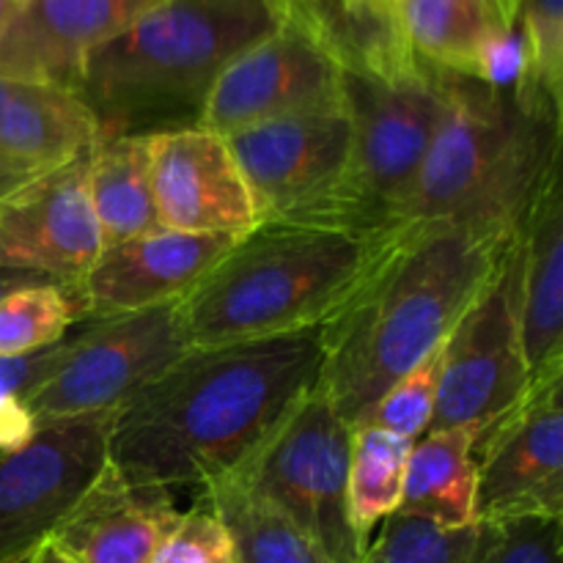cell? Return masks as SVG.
<instances>
[{"mask_svg":"<svg viewBox=\"0 0 563 563\" xmlns=\"http://www.w3.org/2000/svg\"><path fill=\"white\" fill-rule=\"evenodd\" d=\"M322 328L190 346L115 410L110 465L137 487L234 476L319 385Z\"/></svg>","mask_w":563,"mask_h":563,"instance_id":"6da1fadb","label":"cell"},{"mask_svg":"<svg viewBox=\"0 0 563 563\" xmlns=\"http://www.w3.org/2000/svg\"><path fill=\"white\" fill-rule=\"evenodd\" d=\"M504 247L454 223H405L396 231L361 289L322 328L319 388L350 427L443 346Z\"/></svg>","mask_w":563,"mask_h":563,"instance_id":"7a4b0ae2","label":"cell"},{"mask_svg":"<svg viewBox=\"0 0 563 563\" xmlns=\"http://www.w3.org/2000/svg\"><path fill=\"white\" fill-rule=\"evenodd\" d=\"M280 25L278 0H159L88 55L77 97L99 141L198 126L225 66Z\"/></svg>","mask_w":563,"mask_h":563,"instance_id":"3957f363","label":"cell"},{"mask_svg":"<svg viewBox=\"0 0 563 563\" xmlns=\"http://www.w3.org/2000/svg\"><path fill=\"white\" fill-rule=\"evenodd\" d=\"M399 229L253 225L181 297L190 346L324 328L361 289Z\"/></svg>","mask_w":563,"mask_h":563,"instance_id":"277c9868","label":"cell"},{"mask_svg":"<svg viewBox=\"0 0 563 563\" xmlns=\"http://www.w3.org/2000/svg\"><path fill=\"white\" fill-rule=\"evenodd\" d=\"M434 137L401 223H454L509 245L539 187L561 165V121L515 91L438 69Z\"/></svg>","mask_w":563,"mask_h":563,"instance_id":"5b68a950","label":"cell"},{"mask_svg":"<svg viewBox=\"0 0 563 563\" xmlns=\"http://www.w3.org/2000/svg\"><path fill=\"white\" fill-rule=\"evenodd\" d=\"M344 108L352 124L346 223L352 229H399L434 137L443 88L434 66L401 80L341 71Z\"/></svg>","mask_w":563,"mask_h":563,"instance_id":"8992f818","label":"cell"},{"mask_svg":"<svg viewBox=\"0 0 563 563\" xmlns=\"http://www.w3.org/2000/svg\"><path fill=\"white\" fill-rule=\"evenodd\" d=\"M352 427L313 388L234 473L300 526L333 563H361L368 544L350 515Z\"/></svg>","mask_w":563,"mask_h":563,"instance_id":"52a82bcc","label":"cell"},{"mask_svg":"<svg viewBox=\"0 0 563 563\" xmlns=\"http://www.w3.org/2000/svg\"><path fill=\"white\" fill-rule=\"evenodd\" d=\"M258 223L346 225L352 124L346 108L284 115L225 137ZM368 231V229H366Z\"/></svg>","mask_w":563,"mask_h":563,"instance_id":"ba28073f","label":"cell"},{"mask_svg":"<svg viewBox=\"0 0 563 563\" xmlns=\"http://www.w3.org/2000/svg\"><path fill=\"white\" fill-rule=\"evenodd\" d=\"M190 350L181 300L97 319L69 339L58 372L31 396L36 423L115 412Z\"/></svg>","mask_w":563,"mask_h":563,"instance_id":"9c48e42d","label":"cell"},{"mask_svg":"<svg viewBox=\"0 0 563 563\" xmlns=\"http://www.w3.org/2000/svg\"><path fill=\"white\" fill-rule=\"evenodd\" d=\"M115 412L58 418L0 451V563H25L55 537L110 462Z\"/></svg>","mask_w":563,"mask_h":563,"instance_id":"30bf717a","label":"cell"},{"mask_svg":"<svg viewBox=\"0 0 563 563\" xmlns=\"http://www.w3.org/2000/svg\"><path fill=\"white\" fill-rule=\"evenodd\" d=\"M531 390L517 317L515 253L500 251L495 273L440 350L438 405L427 432L487 429Z\"/></svg>","mask_w":563,"mask_h":563,"instance_id":"8fae6325","label":"cell"},{"mask_svg":"<svg viewBox=\"0 0 563 563\" xmlns=\"http://www.w3.org/2000/svg\"><path fill=\"white\" fill-rule=\"evenodd\" d=\"M563 377L476 434V522L511 517H563Z\"/></svg>","mask_w":563,"mask_h":563,"instance_id":"7c38bea8","label":"cell"},{"mask_svg":"<svg viewBox=\"0 0 563 563\" xmlns=\"http://www.w3.org/2000/svg\"><path fill=\"white\" fill-rule=\"evenodd\" d=\"M344 108L341 69L311 36L284 25L236 55L214 80L198 126L229 137L297 113Z\"/></svg>","mask_w":563,"mask_h":563,"instance_id":"4fadbf2b","label":"cell"},{"mask_svg":"<svg viewBox=\"0 0 563 563\" xmlns=\"http://www.w3.org/2000/svg\"><path fill=\"white\" fill-rule=\"evenodd\" d=\"M91 154V152H88ZM88 154L36 174L0 201V264L71 286L102 253Z\"/></svg>","mask_w":563,"mask_h":563,"instance_id":"5bb4252c","label":"cell"},{"mask_svg":"<svg viewBox=\"0 0 563 563\" xmlns=\"http://www.w3.org/2000/svg\"><path fill=\"white\" fill-rule=\"evenodd\" d=\"M236 236L187 234L157 229L121 245L102 247L97 262L77 284L66 286L80 322L119 317L181 300Z\"/></svg>","mask_w":563,"mask_h":563,"instance_id":"9a60e30c","label":"cell"},{"mask_svg":"<svg viewBox=\"0 0 563 563\" xmlns=\"http://www.w3.org/2000/svg\"><path fill=\"white\" fill-rule=\"evenodd\" d=\"M154 203L163 229L240 236L256 225L229 141L203 126L148 135Z\"/></svg>","mask_w":563,"mask_h":563,"instance_id":"2e32d148","label":"cell"},{"mask_svg":"<svg viewBox=\"0 0 563 563\" xmlns=\"http://www.w3.org/2000/svg\"><path fill=\"white\" fill-rule=\"evenodd\" d=\"M159 0H20L0 31V77L75 91L88 55Z\"/></svg>","mask_w":563,"mask_h":563,"instance_id":"e0dca14e","label":"cell"},{"mask_svg":"<svg viewBox=\"0 0 563 563\" xmlns=\"http://www.w3.org/2000/svg\"><path fill=\"white\" fill-rule=\"evenodd\" d=\"M561 165L544 179L511 236L517 317L531 388L563 377V187Z\"/></svg>","mask_w":563,"mask_h":563,"instance_id":"ac0fdd59","label":"cell"},{"mask_svg":"<svg viewBox=\"0 0 563 563\" xmlns=\"http://www.w3.org/2000/svg\"><path fill=\"white\" fill-rule=\"evenodd\" d=\"M179 515L168 489L130 484L108 462L49 542L75 563H152Z\"/></svg>","mask_w":563,"mask_h":563,"instance_id":"d6986e66","label":"cell"},{"mask_svg":"<svg viewBox=\"0 0 563 563\" xmlns=\"http://www.w3.org/2000/svg\"><path fill=\"white\" fill-rule=\"evenodd\" d=\"M97 141V121L75 91L0 77L3 159L44 174L88 154Z\"/></svg>","mask_w":563,"mask_h":563,"instance_id":"ffe728a7","label":"cell"},{"mask_svg":"<svg viewBox=\"0 0 563 563\" xmlns=\"http://www.w3.org/2000/svg\"><path fill=\"white\" fill-rule=\"evenodd\" d=\"M478 427L427 432L412 443L405 471L401 515L423 517L443 528L476 526V460L473 443Z\"/></svg>","mask_w":563,"mask_h":563,"instance_id":"44dd1931","label":"cell"},{"mask_svg":"<svg viewBox=\"0 0 563 563\" xmlns=\"http://www.w3.org/2000/svg\"><path fill=\"white\" fill-rule=\"evenodd\" d=\"M88 192L102 247L163 229L154 203L148 135L102 137L88 154Z\"/></svg>","mask_w":563,"mask_h":563,"instance_id":"7402d4cb","label":"cell"},{"mask_svg":"<svg viewBox=\"0 0 563 563\" xmlns=\"http://www.w3.org/2000/svg\"><path fill=\"white\" fill-rule=\"evenodd\" d=\"M201 489V500L229 531L236 563H333L300 526L240 476L218 478Z\"/></svg>","mask_w":563,"mask_h":563,"instance_id":"603a6c76","label":"cell"},{"mask_svg":"<svg viewBox=\"0 0 563 563\" xmlns=\"http://www.w3.org/2000/svg\"><path fill=\"white\" fill-rule=\"evenodd\" d=\"M401 22L423 64L473 80H482L489 44L509 38L495 31L487 0H405Z\"/></svg>","mask_w":563,"mask_h":563,"instance_id":"cb8c5ba5","label":"cell"},{"mask_svg":"<svg viewBox=\"0 0 563 563\" xmlns=\"http://www.w3.org/2000/svg\"><path fill=\"white\" fill-rule=\"evenodd\" d=\"M412 440L385 429L352 427L350 515L363 542H372L379 522L396 515L405 493V471Z\"/></svg>","mask_w":563,"mask_h":563,"instance_id":"d4e9b609","label":"cell"},{"mask_svg":"<svg viewBox=\"0 0 563 563\" xmlns=\"http://www.w3.org/2000/svg\"><path fill=\"white\" fill-rule=\"evenodd\" d=\"M522 77L515 97L563 121V0H526L520 14Z\"/></svg>","mask_w":563,"mask_h":563,"instance_id":"484cf974","label":"cell"},{"mask_svg":"<svg viewBox=\"0 0 563 563\" xmlns=\"http://www.w3.org/2000/svg\"><path fill=\"white\" fill-rule=\"evenodd\" d=\"M77 322L75 300L64 284L44 280L11 291L0 300V355H25L58 344Z\"/></svg>","mask_w":563,"mask_h":563,"instance_id":"4316f807","label":"cell"},{"mask_svg":"<svg viewBox=\"0 0 563 563\" xmlns=\"http://www.w3.org/2000/svg\"><path fill=\"white\" fill-rule=\"evenodd\" d=\"M476 526L443 528L412 515H390L361 563H471Z\"/></svg>","mask_w":563,"mask_h":563,"instance_id":"83f0119b","label":"cell"},{"mask_svg":"<svg viewBox=\"0 0 563 563\" xmlns=\"http://www.w3.org/2000/svg\"><path fill=\"white\" fill-rule=\"evenodd\" d=\"M69 339L25 355H0V451L25 443L38 427L27 412L31 396L58 372Z\"/></svg>","mask_w":563,"mask_h":563,"instance_id":"f1b7e54d","label":"cell"},{"mask_svg":"<svg viewBox=\"0 0 563 563\" xmlns=\"http://www.w3.org/2000/svg\"><path fill=\"white\" fill-rule=\"evenodd\" d=\"M443 350V346H440ZM440 350L423 357L412 372L396 379L355 427H374L416 443L421 434H427L432 423L434 405H438L440 385Z\"/></svg>","mask_w":563,"mask_h":563,"instance_id":"f546056e","label":"cell"},{"mask_svg":"<svg viewBox=\"0 0 563 563\" xmlns=\"http://www.w3.org/2000/svg\"><path fill=\"white\" fill-rule=\"evenodd\" d=\"M563 517L476 522L471 563H563Z\"/></svg>","mask_w":563,"mask_h":563,"instance_id":"4dcf8cb0","label":"cell"},{"mask_svg":"<svg viewBox=\"0 0 563 563\" xmlns=\"http://www.w3.org/2000/svg\"><path fill=\"white\" fill-rule=\"evenodd\" d=\"M152 563H236V559L229 531L207 500H201V506L179 515Z\"/></svg>","mask_w":563,"mask_h":563,"instance_id":"1f68e13d","label":"cell"},{"mask_svg":"<svg viewBox=\"0 0 563 563\" xmlns=\"http://www.w3.org/2000/svg\"><path fill=\"white\" fill-rule=\"evenodd\" d=\"M489 14H493L495 31L504 36H515L520 31V14L526 0H487Z\"/></svg>","mask_w":563,"mask_h":563,"instance_id":"d6a6232c","label":"cell"},{"mask_svg":"<svg viewBox=\"0 0 563 563\" xmlns=\"http://www.w3.org/2000/svg\"><path fill=\"white\" fill-rule=\"evenodd\" d=\"M33 176H36L33 170L20 168V165H14V163H9V159L0 157V201H3V198H9L16 187H22L25 181H31Z\"/></svg>","mask_w":563,"mask_h":563,"instance_id":"836d02e7","label":"cell"},{"mask_svg":"<svg viewBox=\"0 0 563 563\" xmlns=\"http://www.w3.org/2000/svg\"><path fill=\"white\" fill-rule=\"evenodd\" d=\"M44 280L49 278H42V275H33V273H20V269H9L0 264V300H3L5 295H11V291L25 289V286H33V284H44Z\"/></svg>","mask_w":563,"mask_h":563,"instance_id":"e575fe53","label":"cell"},{"mask_svg":"<svg viewBox=\"0 0 563 563\" xmlns=\"http://www.w3.org/2000/svg\"><path fill=\"white\" fill-rule=\"evenodd\" d=\"M25 563H75L55 542H44Z\"/></svg>","mask_w":563,"mask_h":563,"instance_id":"d590c367","label":"cell"},{"mask_svg":"<svg viewBox=\"0 0 563 563\" xmlns=\"http://www.w3.org/2000/svg\"><path fill=\"white\" fill-rule=\"evenodd\" d=\"M16 3H20V0H0V31H3L5 22L11 20V14H14Z\"/></svg>","mask_w":563,"mask_h":563,"instance_id":"8d00e7d4","label":"cell"},{"mask_svg":"<svg viewBox=\"0 0 563 563\" xmlns=\"http://www.w3.org/2000/svg\"><path fill=\"white\" fill-rule=\"evenodd\" d=\"M401 3H405V0H399V5H401Z\"/></svg>","mask_w":563,"mask_h":563,"instance_id":"74e56055","label":"cell"}]
</instances>
